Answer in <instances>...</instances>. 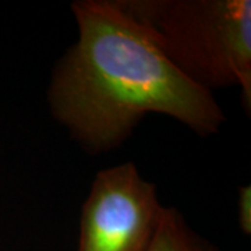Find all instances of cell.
<instances>
[{
	"label": "cell",
	"mask_w": 251,
	"mask_h": 251,
	"mask_svg": "<svg viewBox=\"0 0 251 251\" xmlns=\"http://www.w3.org/2000/svg\"><path fill=\"white\" fill-rule=\"evenodd\" d=\"M188 80L212 92L237 85L251 109L250 0H116Z\"/></svg>",
	"instance_id": "2"
},
{
	"label": "cell",
	"mask_w": 251,
	"mask_h": 251,
	"mask_svg": "<svg viewBox=\"0 0 251 251\" xmlns=\"http://www.w3.org/2000/svg\"><path fill=\"white\" fill-rule=\"evenodd\" d=\"M163 209L156 186L133 162L98 172L81 209L77 251H150Z\"/></svg>",
	"instance_id": "3"
},
{
	"label": "cell",
	"mask_w": 251,
	"mask_h": 251,
	"mask_svg": "<svg viewBox=\"0 0 251 251\" xmlns=\"http://www.w3.org/2000/svg\"><path fill=\"white\" fill-rule=\"evenodd\" d=\"M72 10L78 36L54 64L48 103L87 152L119 148L151 113L201 137L222 128L226 116L214 94L179 72L116 0H78Z\"/></svg>",
	"instance_id": "1"
},
{
	"label": "cell",
	"mask_w": 251,
	"mask_h": 251,
	"mask_svg": "<svg viewBox=\"0 0 251 251\" xmlns=\"http://www.w3.org/2000/svg\"><path fill=\"white\" fill-rule=\"evenodd\" d=\"M150 251H222L198 234L173 206H165Z\"/></svg>",
	"instance_id": "4"
},
{
	"label": "cell",
	"mask_w": 251,
	"mask_h": 251,
	"mask_svg": "<svg viewBox=\"0 0 251 251\" xmlns=\"http://www.w3.org/2000/svg\"><path fill=\"white\" fill-rule=\"evenodd\" d=\"M237 222L244 234L251 233V187L242 186L237 193Z\"/></svg>",
	"instance_id": "5"
}]
</instances>
